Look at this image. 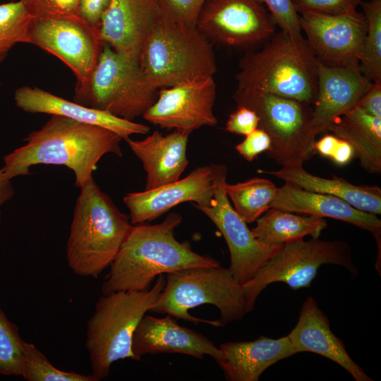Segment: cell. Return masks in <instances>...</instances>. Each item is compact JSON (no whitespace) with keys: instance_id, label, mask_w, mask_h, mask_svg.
I'll use <instances>...</instances> for the list:
<instances>
[{"instance_id":"1","label":"cell","mask_w":381,"mask_h":381,"mask_svg":"<svg viewBox=\"0 0 381 381\" xmlns=\"http://www.w3.org/2000/svg\"><path fill=\"white\" fill-rule=\"evenodd\" d=\"M122 138L107 128L52 115L39 130L30 133L25 144L6 155L2 167L11 179L30 174L37 164L61 165L71 169L75 185L90 182L99 159L106 154L122 157Z\"/></svg>"},{"instance_id":"2","label":"cell","mask_w":381,"mask_h":381,"mask_svg":"<svg viewBox=\"0 0 381 381\" xmlns=\"http://www.w3.org/2000/svg\"><path fill=\"white\" fill-rule=\"evenodd\" d=\"M181 221V214L174 212L159 224L133 225L109 266L102 285V294L145 291L160 274L219 265L214 258L195 253L189 243L176 238L174 230Z\"/></svg>"},{"instance_id":"3","label":"cell","mask_w":381,"mask_h":381,"mask_svg":"<svg viewBox=\"0 0 381 381\" xmlns=\"http://www.w3.org/2000/svg\"><path fill=\"white\" fill-rule=\"evenodd\" d=\"M149 312L214 327L241 320L248 313L243 286L221 265L166 274L164 289Z\"/></svg>"},{"instance_id":"4","label":"cell","mask_w":381,"mask_h":381,"mask_svg":"<svg viewBox=\"0 0 381 381\" xmlns=\"http://www.w3.org/2000/svg\"><path fill=\"white\" fill-rule=\"evenodd\" d=\"M133 224L94 179L80 188L66 244L68 267L78 276L97 278L110 266Z\"/></svg>"},{"instance_id":"5","label":"cell","mask_w":381,"mask_h":381,"mask_svg":"<svg viewBox=\"0 0 381 381\" xmlns=\"http://www.w3.org/2000/svg\"><path fill=\"white\" fill-rule=\"evenodd\" d=\"M236 87L253 90L313 104L317 92V60L306 40L275 32L257 51L238 63Z\"/></svg>"},{"instance_id":"6","label":"cell","mask_w":381,"mask_h":381,"mask_svg":"<svg viewBox=\"0 0 381 381\" xmlns=\"http://www.w3.org/2000/svg\"><path fill=\"white\" fill-rule=\"evenodd\" d=\"M165 285L160 274L147 290L117 291L102 295L86 325L85 346L92 375L105 379L112 364L119 360L138 361L131 349L134 332L145 313L155 306Z\"/></svg>"},{"instance_id":"7","label":"cell","mask_w":381,"mask_h":381,"mask_svg":"<svg viewBox=\"0 0 381 381\" xmlns=\"http://www.w3.org/2000/svg\"><path fill=\"white\" fill-rule=\"evenodd\" d=\"M140 64L158 89L213 77L217 64L212 43L196 25L162 15L151 30Z\"/></svg>"},{"instance_id":"8","label":"cell","mask_w":381,"mask_h":381,"mask_svg":"<svg viewBox=\"0 0 381 381\" xmlns=\"http://www.w3.org/2000/svg\"><path fill=\"white\" fill-rule=\"evenodd\" d=\"M158 91L140 62L104 44L87 83L75 92L73 101L133 121L152 105Z\"/></svg>"},{"instance_id":"9","label":"cell","mask_w":381,"mask_h":381,"mask_svg":"<svg viewBox=\"0 0 381 381\" xmlns=\"http://www.w3.org/2000/svg\"><path fill=\"white\" fill-rule=\"evenodd\" d=\"M233 99L237 106L253 110L258 128L271 140L267 156L282 167H298L315 152L316 136L310 127L311 111L306 103L294 99L236 87Z\"/></svg>"},{"instance_id":"10","label":"cell","mask_w":381,"mask_h":381,"mask_svg":"<svg viewBox=\"0 0 381 381\" xmlns=\"http://www.w3.org/2000/svg\"><path fill=\"white\" fill-rule=\"evenodd\" d=\"M327 264L341 266L354 277L358 274L350 246L344 241L311 238L283 245L251 279L242 285L247 312L253 310L258 297L269 284L282 282L292 289L308 287L318 269Z\"/></svg>"},{"instance_id":"11","label":"cell","mask_w":381,"mask_h":381,"mask_svg":"<svg viewBox=\"0 0 381 381\" xmlns=\"http://www.w3.org/2000/svg\"><path fill=\"white\" fill-rule=\"evenodd\" d=\"M27 43L55 56L72 71L75 92L87 83L104 45L98 28L79 16H34Z\"/></svg>"},{"instance_id":"12","label":"cell","mask_w":381,"mask_h":381,"mask_svg":"<svg viewBox=\"0 0 381 381\" xmlns=\"http://www.w3.org/2000/svg\"><path fill=\"white\" fill-rule=\"evenodd\" d=\"M210 167L214 188L212 200L208 205H193L209 217L224 236L230 253L229 270L236 281L243 285L283 245H267L254 236L226 195V167L223 164H213Z\"/></svg>"},{"instance_id":"13","label":"cell","mask_w":381,"mask_h":381,"mask_svg":"<svg viewBox=\"0 0 381 381\" xmlns=\"http://www.w3.org/2000/svg\"><path fill=\"white\" fill-rule=\"evenodd\" d=\"M276 25L260 0H207L196 22L212 44L246 49L269 40Z\"/></svg>"},{"instance_id":"14","label":"cell","mask_w":381,"mask_h":381,"mask_svg":"<svg viewBox=\"0 0 381 381\" xmlns=\"http://www.w3.org/2000/svg\"><path fill=\"white\" fill-rule=\"evenodd\" d=\"M298 15L301 30L316 59L331 66L360 68L366 32L362 13L330 15L308 11Z\"/></svg>"},{"instance_id":"15","label":"cell","mask_w":381,"mask_h":381,"mask_svg":"<svg viewBox=\"0 0 381 381\" xmlns=\"http://www.w3.org/2000/svg\"><path fill=\"white\" fill-rule=\"evenodd\" d=\"M216 89L213 77L161 88L143 117L162 128L188 134L203 126H214Z\"/></svg>"},{"instance_id":"16","label":"cell","mask_w":381,"mask_h":381,"mask_svg":"<svg viewBox=\"0 0 381 381\" xmlns=\"http://www.w3.org/2000/svg\"><path fill=\"white\" fill-rule=\"evenodd\" d=\"M162 15L158 0H111L98 27L103 44L140 62L147 39Z\"/></svg>"},{"instance_id":"17","label":"cell","mask_w":381,"mask_h":381,"mask_svg":"<svg viewBox=\"0 0 381 381\" xmlns=\"http://www.w3.org/2000/svg\"><path fill=\"white\" fill-rule=\"evenodd\" d=\"M213 193L211 167L203 166L182 179L152 189L129 193L123 200L130 212L131 223L135 225L153 221L180 203L193 202L198 205H208Z\"/></svg>"},{"instance_id":"18","label":"cell","mask_w":381,"mask_h":381,"mask_svg":"<svg viewBox=\"0 0 381 381\" xmlns=\"http://www.w3.org/2000/svg\"><path fill=\"white\" fill-rule=\"evenodd\" d=\"M316 60L317 92L310 119L315 136L356 107L370 82L360 68L331 66Z\"/></svg>"},{"instance_id":"19","label":"cell","mask_w":381,"mask_h":381,"mask_svg":"<svg viewBox=\"0 0 381 381\" xmlns=\"http://www.w3.org/2000/svg\"><path fill=\"white\" fill-rule=\"evenodd\" d=\"M131 349L138 361L146 354L176 353L203 359L210 356L217 362L219 347L204 335L178 324L176 318L144 315L132 339Z\"/></svg>"},{"instance_id":"20","label":"cell","mask_w":381,"mask_h":381,"mask_svg":"<svg viewBox=\"0 0 381 381\" xmlns=\"http://www.w3.org/2000/svg\"><path fill=\"white\" fill-rule=\"evenodd\" d=\"M270 207L297 214L340 220L373 234L377 245L376 269L380 271L381 220L337 197L309 191L289 183L278 188Z\"/></svg>"},{"instance_id":"21","label":"cell","mask_w":381,"mask_h":381,"mask_svg":"<svg viewBox=\"0 0 381 381\" xmlns=\"http://www.w3.org/2000/svg\"><path fill=\"white\" fill-rule=\"evenodd\" d=\"M14 99L16 106L24 111L61 116L98 126L114 132L124 140L133 135L147 134L150 130L147 125L69 101L39 87H19L15 92Z\"/></svg>"},{"instance_id":"22","label":"cell","mask_w":381,"mask_h":381,"mask_svg":"<svg viewBox=\"0 0 381 381\" xmlns=\"http://www.w3.org/2000/svg\"><path fill=\"white\" fill-rule=\"evenodd\" d=\"M296 353L312 352L335 362L356 381H373L350 357L344 342L331 330L329 320L316 300L303 302L298 322L287 335Z\"/></svg>"},{"instance_id":"23","label":"cell","mask_w":381,"mask_h":381,"mask_svg":"<svg viewBox=\"0 0 381 381\" xmlns=\"http://www.w3.org/2000/svg\"><path fill=\"white\" fill-rule=\"evenodd\" d=\"M189 135L174 130L164 135L155 131L143 140H125L146 172L145 190L179 179L188 164L186 152Z\"/></svg>"},{"instance_id":"24","label":"cell","mask_w":381,"mask_h":381,"mask_svg":"<svg viewBox=\"0 0 381 381\" xmlns=\"http://www.w3.org/2000/svg\"><path fill=\"white\" fill-rule=\"evenodd\" d=\"M217 361L231 381H258L268 368L296 354L288 336L272 339L260 336L250 341H229L219 347Z\"/></svg>"},{"instance_id":"25","label":"cell","mask_w":381,"mask_h":381,"mask_svg":"<svg viewBox=\"0 0 381 381\" xmlns=\"http://www.w3.org/2000/svg\"><path fill=\"white\" fill-rule=\"evenodd\" d=\"M260 172L309 191L337 197L360 210L375 215L381 214V189L377 186L355 185L337 176L320 177L308 172L303 166Z\"/></svg>"},{"instance_id":"26","label":"cell","mask_w":381,"mask_h":381,"mask_svg":"<svg viewBox=\"0 0 381 381\" xmlns=\"http://www.w3.org/2000/svg\"><path fill=\"white\" fill-rule=\"evenodd\" d=\"M328 131L353 147L355 157L366 172L381 173V118L356 106L334 120Z\"/></svg>"},{"instance_id":"27","label":"cell","mask_w":381,"mask_h":381,"mask_svg":"<svg viewBox=\"0 0 381 381\" xmlns=\"http://www.w3.org/2000/svg\"><path fill=\"white\" fill-rule=\"evenodd\" d=\"M255 222L256 226L251 229L253 234L259 241L270 246L284 245L307 236L319 238L327 226L322 217L274 207L269 208Z\"/></svg>"},{"instance_id":"28","label":"cell","mask_w":381,"mask_h":381,"mask_svg":"<svg viewBox=\"0 0 381 381\" xmlns=\"http://www.w3.org/2000/svg\"><path fill=\"white\" fill-rule=\"evenodd\" d=\"M224 189L235 211L252 223L270 208L278 188L270 180L255 177L234 184L226 182Z\"/></svg>"},{"instance_id":"29","label":"cell","mask_w":381,"mask_h":381,"mask_svg":"<svg viewBox=\"0 0 381 381\" xmlns=\"http://www.w3.org/2000/svg\"><path fill=\"white\" fill-rule=\"evenodd\" d=\"M366 32L359 59L361 73L370 82H381V0L361 1Z\"/></svg>"},{"instance_id":"30","label":"cell","mask_w":381,"mask_h":381,"mask_svg":"<svg viewBox=\"0 0 381 381\" xmlns=\"http://www.w3.org/2000/svg\"><path fill=\"white\" fill-rule=\"evenodd\" d=\"M33 17L22 0L0 4V64L16 44L28 42Z\"/></svg>"},{"instance_id":"31","label":"cell","mask_w":381,"mask_h":381,"mask_svg":"<svg viewBox=\"0 0 381 381\" xmlns=\"http://www.w3.org/2000/svg\"><path fill=\"white\" fill-rule=\"evenodd\" d=\"M23 377L27 381H97L91 375L61 370L32 344L24 341Z\"/></svg>"},{"instance_id":"32","label":"cell","mask_w":381,"mask_h":381,"mask_svg":"<svg viewBox=\"0 0 381 381\" xmlns=\"http://www.w3.org/2000/svg\"><path fill=\"white\" fill-rule=\"evenodd\" d=\"M24 341L18 326L0 308V375L21 376Z\"/></svg>"},{"instance_id":"33","label":"cell","mask_w":381,"mask_h":381,"mask_svg":"<svg viewBox=\"0 0 381 381\" xmlns=\"http://www.w3.org/2000/svg\"><path fill=\"white\" fill-rule=\"evenodd\" d=\"M281 30L298 41H303L299 15L292 0H260Z\"/></svg>"},{"instance_id":"34","label":"cell","mask_w":381,"mask_h":381,"mask_svg":"<svg viewBox=\"0 0 381 381\" xmlns=\"http://www.w3.org/2000/svg\"><path fill=\"white\" fill-rule=\"evenodd\" d=\"M313 149L315 153L330 159L339 166L347 164L355 157L353 147L347 141L334 134L325 135L315 140Z\"/></svg>"},{"instance_id":"35","label":"cell","mask_w":381,"mask_h":381,"mask_svg":"<svg viewBox=\"0 0 381 381\" xmlns=\"http://www.w3.org/2000/svg\"><path fill=\"white\" fill-rule=\"evenodd\" d=\"M207 0H158L162 11L170 19L196 25L199 13Z\"/></svg>"},{"instance_id":"36","label":"cell","mask_w":381,"mask_h":381,"mask_svg":"<svg viewBox=\"0 0 381 381\" xmlns=\"http://www.w3.org/2000/svg\"><path fill=\"white\" fill-rule=\"evenodd\" d=\"M298 13L316 12L340 15L357 11L360 0H292Z\"/></svg>"},{"instance_id":"37","label":"cell","mask_w":381,"mask_h":381,"mask_svg":"<svg viewBox=\"0 0 381 381\" xmlns=\"http://www.w3.org/2000/svg\"><path fill=\"white\" fill-rule=\"evenodd\" d=\"M33 16H78L80 0H22Z\"/></svg>"},{"instance_id":"38","label":"cell","mask_w":381,"mask_h":381,"mask_svg":"<svg viewBox=\"0 0 381 381\" xmlns=\"http://www.w3.org/2000/svg\"><path fill=\"white\" fill-rule=\"evenodd\" d=\"M259 126V117L250 108L237 106V109L229 116L225 129L229 133L247 135Z\"/></svg>"},{"instance_id":"39","label":"cell","mask_w":381,"mask_h":381,"mask_svg":"<svg viewBox=\"0 0 381 381\" xmlns=\"http://www.w3.org/2000/svg\"><path fill=\"white\" fill-rule=\"evenodd\" d=\"M271 147V140L262 129L258 128L236 145V151L247 161L252 162L257 156L267 152Z\"/></svg>"},{"instance_id":"40","label":"cell","mask_w":381,"mask_h":381,"mask_svg":"<svg viewBox=\"0 0 381 381\" xmlns=\"http://www.w3.org/2000/svg\"><path fill=\"white\" fill-rule=\"evenodd\" d=\"M111 0H80L78 16L90 25L98 28Z\"/></svg>"},{"instance_id":"41","label":"cell","mask_w":381,"mask_h":381,"mask_svg":"<svg viewBox=\"0 0 381 381\" xmlns=\"http://www.w3.org/2000/svg\"><path fill=\"white\" fill-rule=\"evenodd\" d=\"M356 106L373 116L381 118V82H370Z\"/></svg>"},{"instance_id":"42","label":"cell","mask_w":381,"mask_h":381,"mask_svg":"<svg viewBox=\"0 0 381 381\" xmlns=\"http://www.w3.org/2000/svg\"><path fill=\"white\" fill-rule=\"evenodd\" d=\"M15 193L11 179L4 173L2 168H0V228L2 222L1 207L11 200Z\"/></svg>"},{"instance_id":"43","label":"cell","mask_w":381,"mask_h":381,"mask_svg":"<svg viewBox=\"0 0 381 381\" xmlns=\"http://www.w3.org/2000/svg\"><path fill=\"white\" fill-rule=\"evenodd\" d=\"M10 1H18V0H9Z\"/></svg>"}]
</instances>
